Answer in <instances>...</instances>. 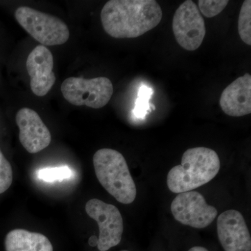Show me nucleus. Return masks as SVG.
<instances>
[{
  "label": "nucleus",
  "mask_w": 251,
  "mask_h": 251,
  "mask_svg": "<svg viewBox=\"0 0 251 251\" xmlns=\"http://www.w3.org/2000/svg\"><path fill=\"white\" fill-rule=\"evenodd\" d=\"M162 17L154 0H110L100 12L104 30L115 39L139 37L156 27Z\"/></svg>",
  "instance_id": "obj_1"
},
{
  "label": "nucleus",
  "mask_w": 251,
  "mask_h": 251,
  "mask_svg": "<svg viewBox=\"0 0 251 251\" xmlns=\"http://www.w3.org/2000/svg\"><path fill=\"white\" fill-rule=\"evenodd\" d=\"M221 168L219 155L206 148L188 149L183 154L181 163L173 167L167 176L170 191L175 193L191 191L207 184Z\"/></svg>",
  "instance_id": "obj_2"
},
{
  "label": "nucleus",
  "mask_w": 251,
  "mask_h": 251,
  "mask_svg": "<svg viewBox=\"0 0 251 251\" xmlns=\"http://www.w3.org/2000/svg\"><path fill=\"white\" fill-rule=\"evenodd\" d=\"M93 163L96 176L107 192L122 204L135 201L136 186L121 153L112 149H100L94 153Z\"/></svg>",
  "instance_id": "obj_3"
},
{
  "label": "nucleus",
  "mask_w": 251,
  "mask_h": 251,
  "mask_svg": "<svg viewBox=\"0 0 251 251\" xmlns=\"http://www.w3.org/2000/svg\"><path fill=\"white\" fill-rule=\"evenodd\" d=\"M15 17L21 27L42 46L62 45L69 40V27L60 18L27 6L18 8Z\"/></svg>",
  "instance_id": "obj_4"
},
{
  "label": "nucleus",
  "mask_w": 251,
  "mask_h": 251,
  "mask_svg": "<svg viewBox=\"0 0 251 251\" xmlns=\"http://www.w3.org/2000/svg\"><path fill=\"white\" fill-rule=\"evenodd\" d=\"M113 91L111 81L105 77L92 79L70 77L63 81L61 86L63 97L69 103L94 109L106 105Z\"/></svg>",
  "instance_id": "obj_5"
},
{
  "label": "nucleus",
  "mask_w": 251,
  "mask_h": 251,
  "mask_svg": "<svg viewBox=\"0 0 251 251\" xmlns=\"http://www.w3.org/2000/svg\"><path fill=\"white\" fill-rule=\"evenodd\" d=\"M173 31L176 42L186 50H196L202 45L206 34L205 23L194 1H185L176 10Z\"/></svg>",
  "instance_id": "obj_6"
},
{
  "label": "nucleus",
  "mask_w": 251,
  "mask_h": 251,
  "mask_svg": "<svg viewBox=\"0 0 251 251\" xmlns=\"http://www.w3.org/2000/svg\"><path fill=\"white\" fill-rule=\"evenodd\" d=\"M85 211L98 224L97 248L99 251H108L121 242L124 222L121 213L116 206L100 200L91 199L86 203Z\"/></svg>",
  "instance_id": "obj_7"
},
{
  "label": "nucleus",
  "mask_w": 251,
  "mask_h": 251,
  "mask_svg": "<svg viewBox=\"0 0 251 251\" xmlns=\"http://www.w3.org/2000/svg\"><path fill=\"white\" fill-rule=\"evenodd\" d=\"M171 210L180 224L197 229L208 227L218 215L217 209L208 204L201 193L193 191L179 193L172 202Z\"/></svg>",
  "instance_id": "obj_8"
},
{
  "label": "nucleus",
  "mask_w": 251,
  "mask_h": 251,
  "mask_svg": "<svg viewBox=\"0 0 251 251\" xmlns=\"http://www.w3.org/2000/svg\"><path fill=\"white\" fill-rule=\"evenodd\" d=\"M217 233L225 251H251V237L239 211L229 209L218 218Z\"/></svg>",
  "instance_id": "obj_9"
},
{
  "label": "nucleus",
  "mask_w": 251,
  "mask_h": 251,
  "mask_svg": "<svg viewBox=\"0 0 251 251\" xmlns=\"http://www.w3.org/2000/svg\"><path fill=\"white\" fill-rule=\"evenodd\" d=\"M53 66V56L46 46H36L28 56L26 67L31 90L38 97H44L55 83Z\"/></svg>",
  "instance_id": "obj_10"
},
{
  "label": "nucleus",
  "mask_w": 251,
  "mask_h": 251,
  "mask_svg": "<svg viewBox=\"0 0 251 251\" xmlns=\"http://www.w3.org/2000/svg\"><path fill=\"white\" fill-rule=\"evenodd\" d=\"M16 121L20 141L28 152L38 153L49 147L52 140L50 132L37 112L30 108L21 109Z\"/></svg>",
  "instance_id": "obj_11"
},
{
  "label": "nucleus",
  "mask_w": 251,
  "mask_h": 251,
  "mask_svg": "<svg viewBox=\"0 0 251 251\" xmlns=\"http://www.w3.org/2000/svg\"><path fill=\"white\" fill-rule=\"evenodd\" d=\"M220 105L226 115L242 117L251 113V75L246 74L227 86L221 94Z\"/></svg>",
  "instance_id": "obj_12"
},
{
  "label": "nucleus",
  "mask_w": 251,
  "mask_h": 251,
  "mask_svg": "<svg viewBox=\"0 0 251 251\" xmlns=\"http://www.w3.org/2000/svg\"><path fill=\"white\" fill-rule=\"evenodd\" d=\"M6 251H53L45 235L23 229H15L5 238Z\"/></svg>",
  "instance_id": "obj_13"
},
{
  "label": "nucleus",
  "mask_w": 251,
  "mask_h": 251,
  "mask_svg": "<svg viewBox=\"0 0 251 251\" xmlns=\"http://www.w3.org/2000/svg\"><path fill=\"white\" fill-rule=\"evenodd\" d=\"M238 32L243 42L251 45V1L245 0L243 3L239 19H238Z\"/></svg>",
  "instance_id": "obj_14"
},
{
  "label": "nucleus",
  "mask_w": 251,
  "mask_h": 251,
  "mask_svg": "<svg viewBox=\"0 0 251 251\" xmlns=\"http://www.w3.org/2000/svg\"><path fill=\"white\" fill-rule=\"evenodd\" d=\"M152 94V89L148 86L143 85L140 87L138 99L133 110V114L135 117L143 119L148 115L149 112L154 110L155 107L150 103V100Z\"/></svg>",
  "instance_id": "obj_15"
},
{
  "label": "nucleus",
  "mask_w": 251,
  "mask_h": 251,
  "mask_svg": "<svg viewBox=\"0 0 251 251\" xmlns=\"http://www.w3.org/2000/svg\"><path fill=\"white\" fill-rule=\"evenodd\" d=\"M38 177L46 182H54L57 181L70 179L73 172L68 166L56 167V168H44L39 171Z\"/></svg>",
  "instance_id": "obj_16"
},
{
  "label": "nucleus",
  "mask_w": 251,
  "mask_h": 251,
  "mask_svg": "<svg viewBox=\"0 0 251 251\" xmlns=\"http://www.w3.org/2000/svg\"><path fill=\"white\" fill-rule=\"evenodd\" d=\"M228 3L227 0H199L198 9L205 17L211 18L221 14Z\"/></svg>",
  "instance_id": "obj_17"
},
{
  "label": "nucleus",
  "mask_w": 251,
  "mask_h": 251,
  "mask_svg": "<svg viewBox=\"0 0 251 251\" xmlns=\"http://www.w3.org/2000/svg\"><path fill=\"white\" fill-rule=\"evenodd\" d=\"M12 181V168L0 150V194L9 189Z\"/></svg>",
  "instance_id": "obj_18"
},
{
  "label": "nucleus",
  "mask_w": 251,
  "mask_h": 251,
  "mask_svg": "<svg viewBox=\"0 0 251 251\" xmlns=\"http://www.w3.org/2000/svg\"><path fill=\"white\" fill-rule=\"evenodd\" d=\"M97 244H98V237H96V236H92L89 239V244H90V247H97Z\"/></svg>",
  "instance_id": "obj_19"
},
{
  "label": "nucleus",
  "mask_w": 251,
  "mask_h": 251,
  "mask_svg": "<svg viewBox=\"0 0 251 251\" xmlns=\"http://www.w3.org/2000/svg\"><path fill=\"white\" fill-rule=\"evenodd\" d=\"M188 251H209L205 248L202 247H194L190 249Z\"/></svg>",
  "instance_id": "obj_20"
},
{
  "label": "nucleus",
  "mask_w": 251,
  "mask_h": 251,
  "mask_svg": "<svg viewBox=\"0 0 251 251\" xmlns=\"http://www.w3.org/2000/svg\"><path fill=\"white\" fill-rule=\"evenodd\" d=\"M128 251L124 250V251Z\"/></svg>",
  "instance_id": "obj_21"
}]
</instances>
